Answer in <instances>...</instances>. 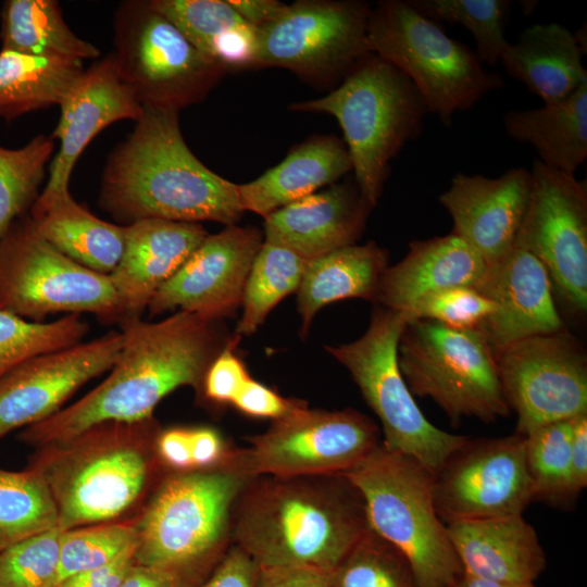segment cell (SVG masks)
I'll return each instance as SVG.
<instances>
[{"instance_id": "obj_30", "label": "cell", "mask_w": 587, "mask_h": 587, "mask_svg": "<svg viewBox=\"0 0 587 587\" xmlns=\"http://www.w3.org/2000/svg\"><path fill=\"white\" fill-rule=\"evenodd\" d=\"M28 215L45 240L83 266L109 275L117 265L124 249L125 225L97 217L70 192L37 198Z\"/></svg>"}, {"instance_id": "obj_13", "label": "cell", "mask_w": 587, "mask_h": 587, "mask_svg": "<svg viewBox=\"0 0 587 587\" xmlns=\"http://www.w3.org/2000/svg\"><path fill=\"white\" fill-rule=\"evenodd\" d=\"M379 428L351 408H301L273 421L249 446L235 448L229 466L248 476L342 474L379 445Z\"/></svg>"}, {"instance_id": "obj_28", "label": "cell", "mask_w": 587, "mask_h": 587, "mask_svg": "<svg viewBox=\"0 0 587 587\" xmlns=\"http://www.w3.org/2000/svg\"><path fill=\"white\" fill-rule=\"evenodd\" d=\"M584 54L575 34L559 23H547L525 28L499 62L509 77L550 103L587 83Z\"/></svg>"}, {"instance_id": "obj_39", "label": "cell", "mask_w": 587, "mask_h": 587, "mask_svg": "<svg viewBox=\"0 0 587 587\" xmlns=\"http://www.w3.org/2000/svg\"><path fill=\"white\" fill-rule=\"evenodd\" d=\"M330 587H419L404 554L370 528L328 573Z\"/></svg>"}, {"instance_id": "obj_8", "label": "cell", "mask_w": 587, "mask_h": 587, "mask_svg": "<svg viewBox=\"0 0 587 587\" xmlns=\"http://www.w3.org/2000/svg\"><path fill=\"white\" fill-rule=\"evenodd\" d=\"M366 41L371 53L413 83L429 113L447 127L457 112L504 86L499 73L485 68L473 50L449 37L409 0H384L371 9Z\"/></svg>"}, {"instance_id": "obj_53", "label": "cell", "mask_w": 587, "mask_h": 587, "mask_svg": "<svg viewBox=\"0 0 587 587\" xmlns=\"http://www.w3.org/2000/svg\"><path fill=\"white\" fill-rule=\"evenodd\" d=\"M233 9L257 29L277 18L286 4L277 0H228Z\"/></svg>"}, {"instance_id": "obj_55", "label": "cell", "mask_w": 587, "mask_h": 587, "mask_svg": "<svg viewBox=\"0 0 587 587\" xmlns=\"http://www.w3.org/2000/svg\"><path fill=\"white\" fill-rule=\"evenodd\" d=\"M448 587H538L534 584H505L487 579H482L462 573Z\"/></svg>"}, {"instance_id": "obj_46", "label": "cell", "mask_w": 587, "mask_h": 587, "mask_svg": "<svg viewBox=\"0 0 587 587\" xmlns=\"http://www.w3.org/2000/svg\"><path fill=\"white\" fill-rule=\"evenodd\" d=\"M232 405L248 416L276 421L307 407L308 403L301 399L283 397L251 377L233 400Z\"/></svg>"}, {"instance_id": "obj_26", "label": "cell", "mask_w": 587, "mask_h": 587, "mask_svg": "<svg viewBox=\"0 0 587 587\" xmlns=\"http://www.w3.org/2000/svg\"><path fill=\"white\" fill-rule=\"evenodd\" d=\"M486 266L480 254L452 233L413 240L405 257L383 273L375 303L407 313L433 294L453 287H474Z\"/></svg>"}, {"instance_id": "obj_33", "label": "cell", "mask_w": 587, "mask_h": 587, "mask_svg": "<svg viewBox=\"0 0 587 587\" xmlns=\"http://www.w3.org/2000/svg\"><path fill=\"white\" fill-rule=\"evenodd\" d=\"M84 61L0 50V117L10 122L60 105L84 73Z\"/></svg>"}, {"instance_id": "obj_52", "label": "cell", "mask_w": 587, "mask_h": 587, "mask_svg": "<svg viewBox=\"0 0 587 587\" xmlns=\"http://www.w3.org/2000/svg\"><path fill=\"white\" fill-rule=\"evenodd\" d=\"M570 457L573 489L578 496L587 486V412L571 420Z\"/></svg>"}, {"instance_id": "obj_36", "label": "cell", "mask_w": 587, "mask_h": 587, "mask_svg": "<svg viewBox=\"0 0 587 587\" xmlns=\"http://www.w3.org/2000/svg\"><path fill=\"white\" fill-rule=\"evenodd\" d=\"M307 262L286 248L263 241L246 283L237 336H251L276 304L297 292Z\"/></svg>"}, {"instance_id": "obj_45", "label": "cell", "mask_w": 587, "mask_h": 587, "mask_svg": "<svg viewBox=\"0 0 587 587\" xmlns=\"http://www.w3.org/2000/svg\"><path fill=\"white\" fill-rule=\"evenodd\" d=\"M239 339L235 334L234 339L215 357L205 372L201 392L207 400L215 404H232L251 378L235 352Z\"/></svg>"}, {"instance_id": "obj_42", "label": "cell", "mask_w": 587, "mask_h": 587, "mask_svg": "<svg viewBox=\"0 0 587 587\" xmlns=\"http://www.w3.org/2000/svg\"><path fill=\"white\" fill-rule=\"evenodd\" d=\"M137 528L128 523H99L63 530L60 539V582L105 565L136 549ZM59 582V583H60Z\"/></svg>"}, {"instance_id": "obj_16", "label": "cell", "mask_w": 587, "mask_h": 587, "mask_svg": "<svg viewBox=\"0 0 587 587\" xmlns=\"http://www.w3.org/2000/svg\"><path fill=\"white\" fill-rule=\"evenodd\" d=\"M502 390L517 415L516 432L587 412V357L564 330L537 335L495 351Z\"/></svg>"}, {"instance_id": "obj_23", "label": "cell", "mask_w": 587, "mask_h": 587, "mask_svg": "<svg viewBox=\"0 0 587 587\" xmlns=\"http://www.w3.org/2000/svg\"><path fill=\"white\" fill-rule=\"evenodd\" d=\"M208 235L200 223L146 218L125 225L123 253L109 274L117 296L121 323L140 319L159 288Z\"/></svg>"}, {"instance_id": "obj_54", "label": "cell", "mask_w": 587, "mask_h": 587, "mask_svg": "<svg viewBox=\"0 0 587 587\" xmlns=\"http://www.w3.org/2000/svg\"><path fill=\"white\" fill-rule=\"evenodd\" d=\"M118 587H179L164 572L134 563Z\"/></svg>"}, {"instance_id": "obj_25", "label": "cell", "mask_w": 587, "mask_h": 587, "mask_svg": "<svg viewBox=\"0 0 587 587\" xmlns=\"http://www.w3.org/2000/svg\"><path fill=\"white\" fill-rule=\"evenodd\" d=\"M446 526L467 575L505 584H534L547 566L539 537L523 514Z\"/></svg>"}, {"instance_id": "obj_1", "label": "cell", "mask_w": 587, "mask_h": 587, "mask_svg": "<svg viewBox=\"0 0 587 587\" xmlns=\"http://www.w3.org/2000/svg\"><path fill=\"white\" fill-rule=\"evenodd\" d=\"M123 345L110 375L72 405L28 426L24 438L49 446L104 423H137L152 417L173 390L202 391L205 372L234 339L223 321L177 311L159 322L120 324Z\"/></svg>"}, {"instance_id": "obj_10", "label": "cell", "mask_w": 587, "mask_h": 587, "mask_svg": "<svg viewBox=\"0 0 587 587\" xmlns=\"http://www.w3.org/2000/svg\"><path fill=\"white\" fill-rule=\"evenodd\" d=\"M407 322L404 313L377 307L359 339L325 349L349 371L378 417L382 444L415 459L435 475L469 437L436 427L415 402L398 364L399 339Z\"/></svg>"}, {"instance_id": "obj_19", "label": "cell", "mask_w": 587, "mask_h": 587, "mask_svg": "<svg viewBox=\"0 0 587 587\" xmlns=\"http://www.w3.org/2000/svg\"><path fill=\"white\" fill-rule=\"evenodd\" d=\"M123 335L112 330L87 342L34 357L0 379V439L39 423L89 379L114 365Z\"/></svg>"}, {"instance_id": "obj_5", "label": "cell", "mask_w": 587, "mask_h": 587, "mask_svg": "<svg viewBox=\"0 0 587 587\" xmlns=\"http://www.w3.org/2000/svg\"><path fill=\"white\" fill-rule=\"evenodd\" d=\"M154 420L104 423L48 447L35 463L54 499L59 528L107 523L142 495L152 472Z\"/></svg>"}, {"instance_id": "obj_43", "label": "cell", "mask_w": 587, "mask_h": 587, "mask_svg": "<svg viewBox=\"0 0 587 587\" xmlns=\"http://www.w3.org/2000/svg\"><path fill=\"white\" fill-rule=\"evenodd\" d=\"M63 529L26 538L0 552V587H57Z\"/></svg>"}, {"instance_id": "obj_47", "label": "cell", "mask_w": 587, "mask_h": 587, "mask_svg": "<svg viewBox=\"0 0 587 587\" xmlns=\"http://www.w3.org/2000/svg\"><path fill=\"white\" fill-rule=\"evenodd\" d=\"M190 446L193 471L229 467L235 450L217 430L210 427L190 429Z\"/></svg>"}, {"instance_id": "obj_3", "label": "cell", "mask_w": 587, "mask_h": 587, "mask_svg": "<svg viewBox=\"0 0 587 587\" xmlns=\"http://www.w3.org/2000/svg\"><path fill=\"white\" fill-rule=\"evenodd\" d=\"M142 108L133 132L109 155L99 207L126 225L146 218L235 225L245 212L238 185L192 153L178 111Z\"/></svg>"}, {"instance_id": "obj_18", "label": "cell", "mask_w": 587, "mask_h": 587, "mask_svg": "<svg viewBox=\"0 0 587 587\" xmlns=\"http://www.w3.org/2000/svg\"><path fill=\"white\" fill-rule=\"evenodd\" d=\"M264 241L255 227L226 226L208 235L152 297L151 316L184 311L209 320L230 316L242 303L252 263Z\"/></svg>"}, {"instance_id": "obj_14", "label": "cell", "mask_w": 587, "mask_h": 587, "mask_svg": "<svg viewBox=\"0 0 587 587\" xmlns=\"http://www.w3.org/2000/svg\"><path fill=\"white\" fill-rule=\"evenodd\" d=\"M371 5L358 0H300L258 28L257 67H283L311 83L339 84L369 53Z\"/></svg>"}, {"instance_id": "obj_51", "label": "cell", "mask_w": 587, "mask_h": 587, "mask_svg": "<svg viewBox=\"0 0 587 587\" xmlns=\"http://www.w3.org/2000/svg\"><path fill=\"white\" fill-rule=\"evenodd\" d=\"M135 550L126 551L105 565L72 575L57 587H118L135 563Z\"/></svg>"}, {"instance_id": "obj_31", "label": "cell", "mask_w": 587, "mask_h": 587, "mask_svg": "<svg viewBox=\"0 0 587 587\" xmlns=\"http://www.w3.org/2000/svg\"><path fill=\"white\" fill-rule=\"evenodd\" d=\"M186 38L225 73L257 67L258 29L228 0H150Z\"/></svg>"}, {"instance_id": "obj_49", "label": "cell", "mask_w": 587, "mask_h": 587, "mask_svg": "<svg viewBox=\"0 0 587 587\" xmlns=\"http://www.w3.org/2000/svg\"><path fill=\"white\" fill-rule=\"evenodd\" d=\"M254 587H330L328 574L302 566H258Z\"/></svg>"}, {"instance_id": "obj_9", "label": "cell", "mask_w": 587, "mask_h": 587, "mask_svg": "<svg viewBox=\"0 0 587 587\" xmlns=\"http://www.w3.org/2000/svg\"><path fill=\"white\" fill-rule=\"evenodd\" d=\"M398 364L411 394L430 398L452 423L464 417L490 423L510 413L495 351L480 329L408 321Z\"/></svg>"}, {"instance_id": "obj_20", "label": "cell", "mask_w": 587, "mask_h": 587, "mask_svg": "<svg viewBox=\"0 0 587 587\" xmlns=\"http://www.w3.org/2000/svg\"><path fill=\"white\" fill-rule=\"evenodd\" d=\"M59 107L61 114L51 137L60 141V148L49 166L40 199L70 192L72 172L89 142L115 122H136L143 110L121 76L112 52L84 71Z\"/></svg>"}, {"instance_id": "obj_24", "label": "cell", "mask_w": 587, "mask_h": 587, "mask_svg": "<svg viewBox=\"0 0 587 587\" xmlns=\"http://www.w3.org/2000/svg\"><path fill=\"white\" fill-rule=\"evenodd\" d=\"M372 209L355 182L335 183L265 216L264 241L310 261L355 245Z\"/></svg>"}, {"instance_id": "obj_50", "label": "cell", "mask_w": 587, "mask_h": 587, "mask_svg": "<svg viewBox=\"0 0 587 587\" xmlns=\"http://www.w3.org/2000/svg\"><path fill=\"white\" fill-rule=\"evenodd\" d=\"M154 450L161 463L172 469L173 473L193 471L190 429L176 427L160 432Z\"/></svg>"}, {"instance_id": "obj_2", "label": "cell", "mask_w": 587, "mask_h": 587, "mask_svg": "<svg viewBox=\"0 0 587 587\" xmlns=\"http://www.w3.org/2000/svg\"><path fill=\"white\" fill-rule=\"evenodd\" d=\"M364 500L345 474L251 477L230 516V544L258 566L329 573L370 529Z\"/></svg>"}, {"instance_id": "obj_35", "label": "cell", "mask_w": 587, "mask_h": 587, "mask_svg": "<svg viewBox=\"0 0 587 587\" xmlns=\"http://www.w3.org/2000/svg\"><path fill=\"white\" fill-rule=\"evenodd\" d=\"M58 523L51 490L36 466L20 472L0 467V552Z\"/></svg>"}, {"instance_id": "obj_38", "label": "cell", "mask_w": 587, "mask_h": 587, "mask_svg": "<svg viewBox=\"0 0 587 587\" xmlns=\"http://www.w3.org/2000/svg\"><path fill=\"white\" fill-rule=\"evenodd\" d=\"M54 149V139L43 134L18 149L0 146V239L36 202Z\"/></svg>"}, {"instance_id": "obj_15", "label": "cell", "mask_w": 587, "mask_h": 587, "mask_svg": "<svg viewBox=\"0 0 587 587\" xmlns=\"http://www.w3.org/2000/svg\"><path fill=\"white\" fill-rule=\"evenodd\" d=\"M514 247L534 254L574 310H587V186L535 160Z\"/></svg>"}, {"instance_id": "obj_12", "label": "cell", "mask_w": 587, "mask_h": 587, "mask_svg": "<svg viewBox=\"0 0 587 587\" xmlns=\"http://www.w3.org/2000/svg\"><path fill=\"white\" fill-rule=\"evenodd\" d=\"M113 25L117 68L142 107L179 112L203 100L225 74L151 1H123Z\"/></svg>"}, {"instance_id": "obj_4", "label": "cell", "mask_w": 587, "mask_h": 587, "mask_svg": "<svg viewBox=\"0 0 587 587\" xmlns=\"http://www.w3.org/2000/svg\"><path fill=\"white\" fill-rule=\"evenodd\" d=\"M250 478L235 467L165 476L136 524L135 563L200 585L232 546V509Z\"/></svg>"}, {"instance_id": "obj_44", "label": "cell", "mask_w": 587, "mask_h": 587, "mask_svg": "<svg viewBox=\"0 0 587 587\" xmlns=\"http://www.w3.org/2000/svg\"><path fill=\"white\" fill-rule=\"evenodd\" d=\"M496 311L492 301L473 287H453L420 300L404 315L411 320H430L457 330L479 329Z\"/></svg>"}, {"instance_id": "obj_27", "label": "cell", "mask_w": 587, "mask_h": 587, "mask_svg": "<svg viewBox=\"0 0 587 587\" xmlns=\"http://www.w3.org/2000/svg\"><path fill=\"white\" fill-rule=\"evenodd\" d=\"M352 171L342 140L333 135L312 136L261 176L238 185L242 210L263 217L273 211L335 184Z\"/></svg>"}, {"instance_id": "obj_41", "label": "cell", "mask_w": 587, "mask_h": 587, "mask_svg": "<svg viewBox=\"0 0 587 587\" xmlns=\"http://www.w3.org/2000/svg\"><path fill=\"white\" fill-rule=\"evenodd\" d=\"M88 330L80 314L39 323L0 311V379L34 357L82 342Z\"/></svg>"}, {"instance_id": "obj_11", "label": "cell", "mask_w": 587, "mask_h": 587, "mask_svg": "<svg viewBox=\"0 0 587 587\" xmlns=\"http://www.w3.org/2000/svg\"><path fill=\"white\" fill-rule=\"evenodd\" d=\"M0 311L39 323L55 313H91L105 324L122 320L109 275L57 250L38 234L28 213L0 239Z\"/></svg>"}, {"instance_id": "obj_37", "label": "cell", "mask_w": 587, "mask_h": 587, "mask_svg": "<svg viewBox=\"0 0 587 587\" xmlns=\"http://www.w3.org/2000/svg\"><path fill=\"white\" fill-rule=\"evenodd\" d=\"M525 436V462L534 501L554 507L574 503L571 474V420L539 426Z\"/></svg>"}, {"instance_id": "obj_48", "label": "cell", "mask_w": 587, "mask_h": 587, "mask_svg": "<svg viewBox=\"0 0 587 587\" xmlns=\"http://www.w3.org/2000/svg\"><path fill=\"white\" fill-rule=\"evenodd\" d=\"M258 564L241 549L230 546L211 573L196 587H254Z\"/></svg>"}, {"instance_id": "obj_29", "label": "cell", "mask_w": 587, "mask_h": 587, "mask_svg": "<svg viewBox=\"0 0 587 587\" xmlns=\"http://www.w3.org/2000/svg\"><path fill=\"white\" fill-rule=\"evenodd\" d=\"M389 253L374 241L351 245L307 262L297 290L301 337L325 305L361 298L375 302L378 283L388 267Z\"/></svg>"}, {"instance_id": "obj_22", "label": "cell", "mask_w": 587, "mask_h": 587, "mask_svg": "<svg viewBox=\"0 0 587 587\" xmlns=\"http://www.w3.org/2000/svg\"><path fill=\"white\" fill-rule=\"evenodd\" d=\"M473 288L496 305L479 327L494 351L528 337L564 330L545 265L523 249L514 247L488 264Z\"/></svg>"}, {"instance_id": "obj_17", "label": "cell", "mask_w": 587, "mask_h": 587, "mask_svg": "<svg viewBox=\"0 0 587 587\" xmlns=\"http://www.w3.org/2000/svg\"><path fill=\"white\" fill-rule=\"evenodd\" d=\"M525 436L469 438L434 475L439 519L455 522L523 514L533 502Z\"/></svg>"}, {"instance_id": "obj_21", "label": "cell", "mask_w": 587, "mask_h": 587, "mask_svg": "<svg viewBox=\"0 0 587 587\" xmlns=\"http://www.w3.org/2000/svg\"><path fill=\"white\" fill-rule=\"evenodd\" d=\"M529 170L513 167L498 177L457 173L438 198L461 237L491 264L514 248L530 191Z\"/></svg>"}, {"instance_id": "obj_6", "label": "cell", "mask_w": 587, "mask_h": 587, "mask_svg": "<svg viewBox=\"0 0 587 587\" xmlns=\"http://www.w3.org/2000/svg\"><path fill=\"white\" fill-rule=\"evenodd\" d=\"M290 110L334 116L344 133L354 182L374 208L390 162L422 133L429 111L413 83L384 59L369 53L324 97Z\"/></svg>"}, {"instance_id": "obj_7", "label": "cell", "mask_w": 587, "mask_h": 587, "mask_svg": "<svg viewBox=\"0 0 587 587\" xmlns=\"http://www.w3.org/2000/svg\"><path fill=\"white\" fill-rule=\"evenodd\" d=\"M342 474L362 495L370 527L404 554L419 587H448L463 573L424 465L380 441Z\"/></svg>"}, {"instance_id": "obj_40", "label": "cell", "mask_w": 587, "mask_h": 587, "mask_svg": "<svg viewBox=\"0 0 587 587\" xmlns=\"http://www.w3.org/2000/svg\"><path fill=\"white\" fill-rule=\"evenodd\" d=\"M434 22L457 24L467 29L475 41L482 64L494 66L509 46L504 29L511 2L508 0H409Z\"/></svg>"}, {"instance_id": "obj_34", "label": "cell", "mask_w": 587, "mask_h": 587, "mask_svg": "<svg viewBox=\"0 0 587 587\" xmlns=\"http://www.w3.org/2000/svg\"><path fill=\"white\" fill-rule=\"evenodd\" d=\"M1 49L29 55L98 59L99 49L79 38L54 0H8L1 10Z\"/></svg>"}, {"instance_id": "obj_32", "label": "cell", "mask_w": 587, "mask_h": 587, "mask_svg": "<svg viewBox=\"0 0 587 587\" xmlns=\"http://www.w3.org/2000/svg\"><path fill=\"white\" fill-rule=\"evenodd\" d=\"M505 134L535 148L546 166L575 174L587 158V83L567 97L502 117Z\"/></svg>"}]
</instances>
